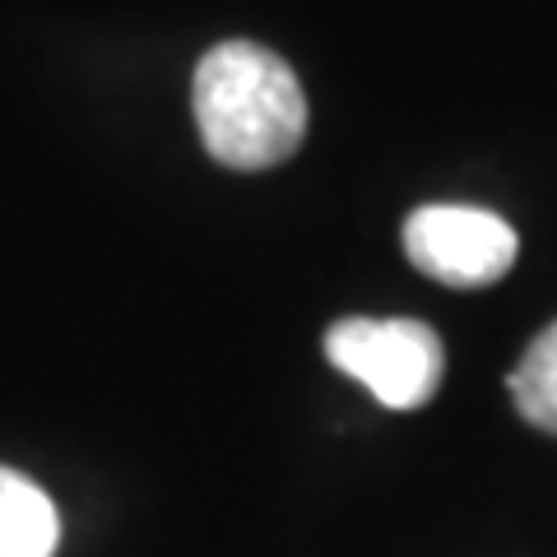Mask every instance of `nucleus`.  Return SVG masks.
<instances>
[{"mask_svg":"<svg viewBox=\"0 0 557 557\" xmlns=\"http://www.w3.org/2000/svg\"><path fill=\"white\" fill-rule=\"evenodd\" d=\"M507 391L525 423L557 437V321L525 348V358L507 376Z\"/></svg>","mask_w":557,"mask_h":557,"instance_id":"39448f33","label":"nucleus"},{"mask_svg":"<svg viewBox=\"0 0 557 557\" xmlns=\"http://www.w3.org/2000/svg\"><path fill=\"white\" fill-rule=\"evenodd\" d=\"M190 108L209 159L237 172L293 159L307 135V94L293 65L247 38L205 51L190 84Z\"/></svg>","mask_w":557,"mask_h":557,"instance_id":"f257e3e1","label":"nucleus"},{"mask_svg":"<svg viewBox=\"0 0 557 557\" xmlns=\"http://www.w3.org/2000/svg\"><path fill=\"white\" fill-rule=\"evenodd\" d=\"M405 256L446 288H487L511 274L520 237L493 209L423 205L405 219Z\"/></svg>","mask_w":557,"mask_h":557,"instance_id":"7ed1b4c3","label":"nucleus"},{"mask_svg":"<svg viewBox=\"0 0 557 557\" xmlns=\"http://www.w3.org/2000/svg\"><path fill=\"white\" fill-rule=\"evenodd\" d=\"M61 544V516L51 497L20 469L0 465V557H51Z\"/></svg>","mask_w":557,"mask_h":557,"instance_id":"20e7f679","label":"nucleus"},{"mask_svg":"<svg viewBox=\"0 0 557 557\" xmlns=\"http://www.w3.org/2000/svg\"><path fill=\"white\" fill-rule=\"evenodd\" d=\"M325 358L344 376L368 386L386 409H423L442 391L446 348L428 321H372L348 317L325 330Z\"/></svg>","mask_w":557,"mask_h":557,"instance_id":"f03ea898","label":"nucleus"}]
</instances>
